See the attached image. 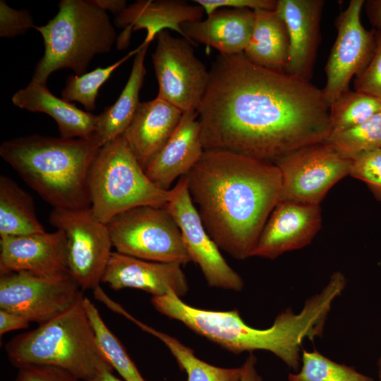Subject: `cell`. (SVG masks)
Listing matches in <instances>:
<instances>
[{"instance_id":"1","label":"cell","mask_w":381,"mask_h":381,"mask_svg":"<svg viewBox=\"0 0 381 381\" xmlns=\"http://www.w3.org/2000/svg\"><path fill=\"white\" fill-rule=\"evenodd\" d=\"M197 110L204 150L274 162L331 134L322 90L309 80L219 54Z\"/></svg>"},{"instance_id":"2","label":"cell","mask_w":381,"mask_h":381,"mask_svg":"<svg viewBox=\"0 0 381 381\" xmlns=\"http://www.w3.org/2000/svg\"><path fill=\"white\" fill-rule=\"evenodd\" d=\"M207 234L236 260L253 257L261 232L280 201L275 164L223 150H205L184 176Z\"/></svg>"},{"instance_id":"3","label":"cell","mask_w":381,"mask_h":381,"mask_svg":"<svg viewBox=\"0 0 381 381\" xmlns=\"http://www.w3.org/2000/svg\"><path fill=\"white\" fill-rule=\"evenodd\" d=\"M102 144L89 138L30 135L5 140L0 156L53 209H89L88 175Z\"/></svg>"},{"instance_id":"4","label":"cell","mask_w":381,"mask_h":381,"mask_svg":"<svg viewBox=\"0 0 381 381\" xmlns=\"http://www.w3.org/2000/svg\"><path fill=\"white\" fill-rule=\"evenodd\" d=\"M83 298L36 329L11 339L5 348L11 363L17 368L53 366L80 380L104 370L114 371L99 345Z\"/></svg>"},{"instance_id":"5","label":"cell","mask_w":381,"mask_h":381,"mask_svg":"<svg viewBox=\"0 0 381 381\" xmlns=\"http://www.w3.org/2000/svg\"><path fill=\"white\" fill-rule=\"evenodd\" d=\"M35 28L45 49L31 80L42 84L59 69L85 73L92 59L108 53L118 38L107 12L93 0H61L56 15Z\"/></svg>"},{"instance_id":"6","label":"cell","mask_w":381,"mask_h":381,"mask_svg":"<svg viewBox=\"0 0 381 381\" xmlns=\"http://www.w3.org/2000/svg\"><path fill=\"white\" fill-rule=\"evenodd\" d=\"M90 210L107 224L113 217L141 205H164L175 189H162L146 175L122 136L101 147L90 169Z\"/></svg>"},{"instance_id":"7","label":"cell","mask_w":381,"mask_h":381,"mask_svg":"<svg viewBox=\"0 0 381 381\" xmlns=\"http://www.w3.org/2000/svg\"><path fill=\"white\" fill-rule=\"evenodd\" d=\"M116 252L159 262H191L181 230L164 205H141L107 224Z\"/></svg>"},{"instance_id":"8","label":"cell","mask_w":381,"mask_h":381,"mask_svg":"<svg viewBox=\"0 0 381 381\" xmlns=\"http://www.w3.org/2000/svg\"><path fill=\"white\" fill-rule=\"evenodd\" d=\"M274 164L281 174L280 201L320 205L330 188L349 175L351 159L324 141L293 151Z\"/></svg>"},{"instance_id":"9","label":"cell","mask_w":381,"mask_h":381,"mask_svg":"<svg viewBox=\"0 0 381 381\" xmlns=\"http://www.w3.org/2000/svg\"><path fill=\"white\" fill-rule=\"evenodd\" d=\"M49 221L66 236L70 274L83 291L95 289L112 253L107 224L97 219L90 208L52 209Z\"/></svg>"},{"instance_id":"10","label":"cell","mask_w":381,"mask_h":381,"mask_svg":"<svg viewBox=\"0 0 381 381\" xmlns=\"http://www.w3.org/2000/svg\"><path fill=\"white\" fill-rule=\"evenodd\" d=\"M152 64L159 85L157 97L183 113L197 111L209 82L210 71L195 55L193 44L167 30L157 35Z\"/></svg>"},{"instance_id":"11","label":"cell","mask_w":381,"mask_h":381,"mask_svg":"<svg viewBox=\"0 0 381 381\" xmlns=\"http://www.w3.org/2000/svg\"><path fill=\"white\" fill-rule=\"evenodd\" d=\"M82 291L70 273L56 277L6 273L0 274V309L40 325L73 306L83 297Z\"/></svg>"},{"instance_id":"12","label":"cell","mask_w":381,"mask_h":381,"mask_svg":"<svg viewBox=\"0 0 381 381\" xmlns=\"http://www.w3.org/2000/svg\"><path fill=\"white\" fill-rule=\"evenodd\" d=\"M174 188L175 193L164 206L181 230L191 262L198 265L209 286L241 291L243 280L207 234L189 194L186 177H181Z\"/></svg>"},{"instance_id":"13","label":"cell","mask_w":381,"mask_h":381,"mask_svg":"<svg viewBox=\"0 0 381 381\" xmlns=\"http://www.w3.org/2000/svg\"><path fill=\"white\" fill-rule=\"evenodd\" d=\"M363 0H351L335 20L337 34L325 66L326 83L322 90L327 106L348 91L351 80L369 63L375 46V29L361 22Z\"/></svg>"},{"instance_id":"14","label":"cell","mask_w":381,"mask_h":381,"mask_svg":"<svg viewBox=\"0 0 381 381\" xmlns=\"http://www.w3.org/2000/svg\"><path fill=\"white\" fill-rule=\"evenodd\" d=\"M322 226L320 205L280 201L270 214L253 257L274 260L309 245Z\"/></svg>"},{"instance_id":"15","label":"cell","mask_w":381,"mask_h":381,"mask_svg":"<svg viewBox=\"0 0 381 381\" xmlns=\"http://www.w3.org/2000/svg\"><path fill=\"white\" fill-rule=\"evenodd\" d=\"M18 272L44 277L70 273L64 231L0 237V274Z\"/></svg>"},{"instance_id":"16","label":"cell","mask_w":381,"mask_h":381,"mask_svg":"<svg viewBox=\"0 0 381 381\" xmlns=\"http://www.w3.org/2000/svg\"><path fill=\"white\" fill-rule=\"evenodd\" d=\"M181 265L145 260L116 251L112 252L102 282L114 290L137 289L152 296L173 291L179 297L188 291V284Z\"/></svg>"},{"instance_id":"17","label":"cell","mask_w":381,"mask_h":381,"mask_svg":"<svg viewBox=\"0 0 381 381\" xmlns=\"http://www.w3.org/2000/svg\"><path fill=\"white\" fill-rule=\"evenodd\" d=\"M324 4L323 0H277L275 10L285 23L289 40L287 74L309 81L312 78Z\"/></svg>"},{"instance_id":"18","label":"cell","mask_w":381,"mask_h":381,"mask_svg":"<svg viewBox=\"0 0 381 381\" xmlns=\"http://www.w3.org/2000/svg\"><path fill=\"white\" fill-rule=\"evenodd\" d=\"M204 13L200 6L185 1L138 0L128 6L114 20L116 26L124 28L117 38V48L126 47L132 32L140 29L147 30L143 42L145 45H149L159 32L167 29L177 32L189 41L181 25L202 20Z\"/></svg>"},{"instance_id":"19","label":"cell","mask_w":381,"mask_h":381,"mask_svg":"<svg viewBox=\"0 0 381 381\" xmlns=\"http://www.w3.org/2000/svg\"><path fill=\"white\" fill-rule=\"evenodd\" d=\"M197 111L183 113L176 130L145 169L158 187L170 190L173 182L186 175L204 152Z\"/></svg>"},{"instance_id":"20","label":"cell","mask_w":381,"mask_h":381,"mask_svg":"<svg viewBox=\"0 0 381 381\" xmlns=\"http://www.w3.org/2000/svg\"><path fill=\"white\" fill-rule=\"evenodd\" d=\"M182 115L181 111L157 96L140 102L123 137L144 170L170 138Z\"/></svg>"},{"instance_id":"21","label":"cell","mask_w":381,"mask_h":381,"mask_svg":"<svg viewBox=\"0 0 381 381\" xmlns=\"http://www.w3.org/2000/svg\"><path fill=\"white\" fill-rule=\"evenodd\" d=\"M255 20L249 8H220L205 20L181 25L188 40L195 46L201 43L217 50L221 55L243 54L250 41Z\"/></svg>"},{"instance_id":"22","label":"cell","mask_w":381,"mask_h":381,"mask_svg":"<svg viewBox=\"0 0 381 381\" xmlns=\"http://www.w3.org/2000/svg\"><path fill=\"white\" fill-rule=\"evenodd\" d=\"M13 104L32 112H42L52 117L61 137L89 138L94 135L97 115L83 111L73 104L54 95L46 84L33 80L13 94Z\"/></svg>"},{"instance_id":"23","label":"cell","mask_w":381,"mask_h":381,"mask_svg":"<svg viewBox=\"0 0 381 381\" xmlns=\"http://www.w3.org/2000/svg\"><path fill=\"white\" fill-rule=\"evenodd\" d=\"M251 37L243 55L259 66L285 72L289 40L285 23L276 10L254 11Z\"/></svg>"},{"instance_id":"24","label":"cell","mask_w":381,"mask_h":381,"mask_svg":"<svg viewBox=\"0 0 381 381\" xmlns=\"http://www.w3.org/2000/svg\"><path fill=\"white\" fill-rule=\"evenodd\" d=\"M149 45L143 43L135 54L129 78L116 102L99 115L94 135L104 145L122 136L140 104L139 93L146 75L145 57Z\"/></svg>"},{"instance_id":"25","label":"cell","mask_w":381,"mask_h":381,"mask_svg":"<svg viewBox=\"0 0 381 381\" xmlns=\"http://www.w3.org/2000/svg\"><path fill=\"white\" fill-rule=\"evenodd\" d=\"M32 197L5 175L0 176V237L44 232Z\"/></svg>"},{"instance_id":"26","label":"cell","mask_w":381,"mask_h":381,"mask_svg":"<svg viewBox=\"0 0 381 381\" xmlns=\"http://www.w3.org/2000/svg\"><path fill=\"white\" fill-rule=\"evenodd\" d=\"M128 320L138 327L162 341L175 358L179 367L186 373L187 381H240L241 367H217L198 358L190 347L176 338L158 331L132 315Z\"/></svg>"},{"instance_id":"27","label":"cell","mask_w":381,"mask_h":381,"mask_svg":"<svg viewBox=\"0 0 381 381\" xmlns=\"http://www.w3.org/2000/svg\"><path fill=\"white\" fill-rule=\"evenodd\" d=\"M380 111L381 99L360 91L349 90L329 107L331 134L356 126Z\"/></svg>"},{"instance_id":"28","label":"cell","mask_w":381,"mask_h":381,"mask_svg":"<svg viewBox=\"0 0 381 381\" xmlns=\"http://www.w3.org/2000/svg\"><path fill=\"white\" fill-rule=\"evenodd\" d=\"M83 306L99 345L111 367L126 381H145L123 344L103 321L96 306L85 296Z\"/></svg>"},{"instance_id":"29","label":"cell","mask_w":381,"mask_h":381,"mask_svg":"<svg viewBox=\"0 0 381 381\" xmlns=\"http://www.w3.org/2000/svg\"><path fill=\"white\" fill-rule=\"evenodd\" d=\"M288 381H375L353 366L337 363L318 350L301 351L299 370L288 375Z\"/></svg>"},{"instance_id":"30","label":"cell","mask_w":381,"mask_h":381,"mask_svg":"<svg viewBox=\"0 0 381 381\" xmlns=\"http://www.w3.org/2000/svg\"><path fill=\"white\" fill-rule=\"evenodd\" d=\"M325 141L351 159L381 148V111L356 126L331 134Z\"/></svg>"},{"instance_id":"31","label":"cell","mask_w":381,"mask_h":381,"mask_svg":"<svg viewBox=\"0 0 381 381\" xmlns=\"http://www.w3.org/2000/svg\"><path fill=\"white\" fill-rule=\"evenodd\" d=\"M138 52V47L107 67L97 68L81 75H69L61 92L62 99L68 102H78L87 111L94 110L100 87L120 65Z\"/></svg>"},{"instance_id":"32","label":"cell","mask_w":381,"mask_h":381,"mask_svg":"<svg viewBox=\"0 0 381 381\" xmlns=\"http://www.w3.org/2000/svg\"><path fill=\"white\" fill-rule=\"evenodd\" d=\"M349 175L365 182L375 197L381 201V148L353 158Z\"/></svg>"},{"instance_id":"33","label":"cell","mask_w":381,"mask_h":381,"mask_svg":"<svg viewBox=\"0 0 381 381\" xmlns=\"http://www.w3.org/2000/svg\"><path fill=\"white\" fill-rule=\"evenodd\" d=\"M354 87L355 90L381 99V28L375 29L373 55L366 67L356 76Z\"/></svg>"},{"instance_id":"34","label":"cell","mask_w":381,"mask_h":381,"mask_svg":"<svg viewBox=\"0 0 381 381\" xmlns=\"http://www.w3.org/2000/svg\"><path fill=\"white\" fill-rule=\"evenodd\" d=\"M31 14L25 9L16 10L0 1V36L13 37L35 28Z\"/></svg>"},{"instance_id":"35","label":"cell","mask_w":381,"mask_h":381,"mask_svg":"<svg viewBox=\"0 0 381 381\" xmlns=\"http://www.w3.org/2000/svg\"><path fill=\"white\" fill-rule=\"evenodd\" d=\"M15 381H82L61 368L49 365H28L18 368Z\"/></svg>"},{"instance_id":"36","label":"cell","mask_w":381,"mask_h":381,"mask_svg":"<svg viewBox=\"0 0 381 381\" xmlns=\"http://www.w3.org/2000/svg\"><path fill=\"white\" fill-rule=\"evenodd\" d=\"M207 16L220 8H249L275 10L277 0H195Z\"/></svg>"},{"instance_id":"37","label":"cell","mask_w":381,"mask_h":381,"mask_svg":"<svg viewBox=\"0 0 381 381\" xmlns=\"http://www.w3.org/2000/svg\"><path fill=\"white\" fill-rule=\"evenodd\" d=\"M30 322L23 316L0 309V335L16 329H25L29 327Z\"/></svg>"},{"instance_id":"38","label":"cell","mask_w":381,"mask_h":381,"mask_svg":"<svg viewBox=\"0 0 381 381\" xmlns=\"http://www.w3.org/2000/svg\"><path fill=\"white\" fill-rule=\"evenodd\" d=\"M257 358L253 353L245 360L241 367L240 381H263L262 377L256 368Z\"/></svg>"},{"instance_id":"39","label":"cell","mask_w":381,"mask_h":381,"mask_svg":"<svg viewBox=\"0 0 381 381\" xmlns=\"http://www.w3.org/2000/svg\"><path fill=\"white\" fill-rule=\"evenodd\" d=\"M364 6L370 24L375 29L381 28V0H368Z\"/></svg>"},{"instance_id":"40","label":"cell","mask_w":381,"mask_h":381,"mask_svg":"<svg viewBox=\"0 0 381 381\" xmlns=\"http://www.w3.org/2000/svg\"><path fill=\"white\" fill-rule=\"evenodd\" d=\"M95 4L104 11H110L114 15H119L127 7L125 0H93Z\"/></svg>"},{"instance_id":"41","label":"cell","mask_w":381,"mask_h":381,"mask_svg":"<svg viewBox=\"0 0 381 381\" xmlns=\"http://www.w3.org/2000/svg\"><path fill=\"white\" fill-rule=\"evenodd\" d=\"M82 381H122L113 374L111 370L102 371L90 379Z\"/></svg>"},{"instance_id":"42","label":"cell","mask_w":381,"mask_h":381,"mask_svg":"<svg viewBox=\"0 0 381 381\" xmlns=\"http://www.w3.org/2000/svg\"><path fill=\"white\" fill-rule=\"evenodd\" d=\"M377 377L379 381H381V355L377 361Z\"/></svg>"}]
</instances>
